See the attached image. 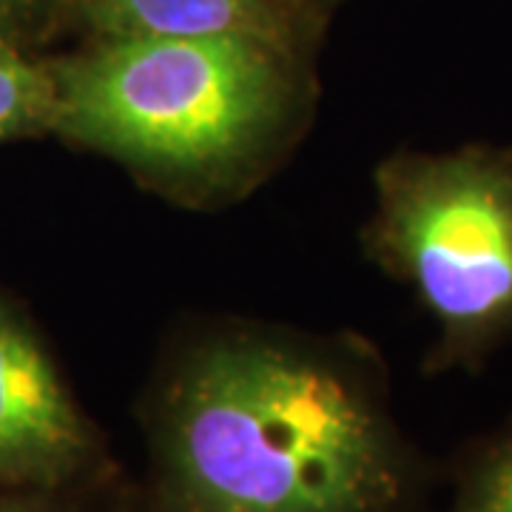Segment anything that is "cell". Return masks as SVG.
<instances>
[{
  "label": "cell",
  "mask_w": 512,
  "mask_h": 512,
  "mask_svg": "<svg viewBox=\"0 0 512 512\" xmlns=\"http://www.w3.org/2000/svg\"><path fill=\"white\" fill-rule=\"evenodd\" d=\"M134 416L131 512H433L439 470L359 333L197 322L160 350Z\"/></svg>",
  "instance_id": "obj_1"
},
{
  "label": "cell",
  "mask_w": 512,
  "mask_h": 512,
  "mask_svg": "<svg viewBox=\"0 0 512 512\" xmlns=\"http://www.w3.org/2000/svg\"><path fill=\"white\" fill-rule=\"evenodd\" d=\"M444 478L450 501L441 512H512V413L467 441Z\"/></svg>",
  "instance_id": "obj_7"
},
{
  "label": "cell",
  "mask_w": 512,
  "mask_h": 512,
  "mask_svg": "<svg viewBox=\"0 0 512 512\" xmlns=\"http://www.w3.org/2000/svg\"><path fill=\"white\" fill-rule=\"evenodd\" d=\"M126 478L55 350L0 288V487L89 490Z\"/></svg>",
  "instance_id": "obj_4"
},
{
  "label": "cell",
  "mask_w": 512,
  "mask_h": 512,
  "mask_svg": "<svg viewBox=\"0 0 512 512\" xmlns=\"http://www.w3.org/2000/svg\"><path fill=\"white\" fill-rule=\"evenodd\" d=\"M63 23V0H0V32L37 49Z\"/></svg>",
  "instance_id": "obj_9"
},
{
  "label": "cell",
  "mask_w": 512,
  "mask_h": 512,
  "mask_svg": "<svg viewBox=\"0 0 512 512\" xmlns=\"http://www.w3.org/2000/svg\"><path fill=\"white\" fill-rule=\"evenodd\" d=\"M134 478L89 490H3L0 512H131Z\"/></svg>",
  "instance_id": "obj_8"
},
{
  "label": "cell",
  "mask_w": 512,
  "mask_h": 512,
  "mask_svg": "<svg viewBox=\"0 0 512 512\" xmlns=\"http://www.w3.org/2000/svg\"><path fill=\"white\" fill-rule=\"evenodd\" d=\"M55 74L49 57L0 32V146L52 137Z\"/></svg>",
  "instance_id": "obj_6"
},
{
  "label": "cell",
  "mask_w": 512,
  "mask_h": 512,
  "mask_svg": "<svg viewBox=\"0 0 512 512\" xmlns=\"http://www.w3.org/2000/svg\"><path fill=\"white\" fill-rule=\"evenodd\" d=\"M49 63L52 137L200 211L265 183L316 106L308 57L245 35L97 37Z\"/></svg>",
  "instance_id": "obj_2"
},
{
  "label": "cell",
  "mask_w": 512,
  "mask_h": 512,
  "mask_svg": "<svg viewBox=\"0 0 512 512\" xmlns=\"http://www.w3.org/2000/svg\"><path fill=\"white\" fill-rule=\"evenodd\" d=\"M362 248L436 325L424 373L481 370L512 342V148L384 157Z\"/></svg>",
  "instance_id": "obj_3"
},
{
  "label": "cell",
  "mask_w": 512,
  "mask_h": 512,
  "mask_svg": "<svg viewBox=\"0 0 512 512\" xmlns=\"http://www.w3.org/2000/svg\"><path fill=\"white\" fill-rule=\"evenodd\" d=\"M63 23L97 37L245 35L311 52L302 0H63Z\"/></svg>",
  "instance_id": "obj_5"
}]
</instances>
